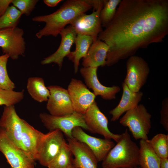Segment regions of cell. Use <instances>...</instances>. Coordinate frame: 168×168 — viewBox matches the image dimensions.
<instances>
[{
	"instance_id": "obj_1",
	"label": "cell",
	"mask_w": 168,
	"mask_h": 168,
	"mask_svg": "<svg viewBox=\"0 0 168 168\" xmlns=\"http://www.w3.org/2000/svg\"><path fill=\"white\" fill-rule=\"evenodd\" d=\"M111 22L98 39L109 47L106 65L163 41L168 34V0H121Z\"/></svg>"
},
{
	"instance_id": "obj_2",
	"label": "cell",
	"mask_w": 168,
	"mask_h": 168,
	"mask_svg": "<svg viewBox=\"0 0 168 168\" xmlns=\"http://www.w3.org/2000/svg\"><path fill=\"white\" fill-rule=\"evenodd\" d=\"M92 8L89 0L66 1L54 12L32 18L34 21L45 23L44 26L36 33V36L39 39L49 35L57 37L77 16Z\"/></svg>"
},
{
	"instance_id": "obj_3",
	"label": "cell",
	"mask_w": 168,
	"mask_h": 168,
	"mask_svg": "<svg viewBox=\"0 0 168 168\" xmlns=\"http://www.w3.org/2000/svg\"><path fill=\"white\" fill-rule=\"evenodd\" d=\"M139 148L131 139L128 129L102 160V168H131L139 166Z\"/></svg>"
},
{
	"instance_id": "obj_4",
	"label": "cell",
	"mask_w": 168,
	"mask_h": 168,
	"mask_svg": "<svg viewBox=\"0 0 168 168\" xmlns=\"http://www.w3.org/2000/svg\"><path fill=\"white\" fill-rule=\"evenodd\" d=\"M152 115L145 106L138 105L128 110L120 119L119 122L127 127L136 140L148 139V135L151 128Z\"/></svg>"
},
{
	"instance_id": "obj_5",
	"label": "cell",
	"mask_w": 168,
	"mask_h": 168,
	"mask_svg": "<svg viewBox=\"0 0 168 168\" xmlns=\"http://www.w3.org/2000/svg\"><path fill=\"white\" fill-rule=\"evenodd\" d=\"M39 117L44 126L49 131L59 130L64 133L67 138H73L72 131L77 127H80L91 132L86 124L83 114L75 111L70 114L63 116H55L43 113L40 114Z\"/></svg>"
},
{
	"instance_id": "obj_6",
	"label": "cell",
	"mask_w": 168,
	"mask_h": 168,
	"mask_svg": "<svg viewBox=\"0 0 168 168\" xmlns=\"http://www.w3.org/2000/svg\"><path fill=\"white\" fill-rule=\"evenodd\" d=\"M126 68L124 82L132 91H140L145 84L150 72L148 63L142 57L133 55L128 58Z\"/></svg>"
},
{
	"instance_id": "obj_7",
	"label": "cell",
	"mask_w": 168,
	"mask_h": 168,
	"mask_svg": "<svg viewBox=\"0 0 168 168\" xmlns=\"http://www.w3.org/2000/svg\"><path fill=\"white\" fill-rule=\"evenodd\" d=\"M23 30L17 27L0 29V47L4 54L13 60L24 55L26 42Z\"/></svg>"
},
{
	"instance_id": "obj_8",
	"label": "cell",
	"mask_w": 168,
	"mask_h": 168,
	"mask_svg": "<svg viewBox=\"0 0 168 168\" xmlns=\"http://www.w3.org/2000/svg\"><path fill=\"white\" fill-rule=\"evenodd\" d=\"M0 151L12 168H35L34 161L14 143L0 129Z\"/></svg>"
},
{
	"instance_id": "obj_9",
	"label": "cell",
	"mask_w": 168,
	"mask_h": 168,
	"mask_svg": "<svg viewBox=\"0 0 168 168\" xmlns=\"http://www.w3.org/2000/svg\"><path fill=\"white\" fill-rule=\"evenodd\" d=\"M83 115L86 124L91 133L100 134L106 139H112L117 142L119 141L121 134L114 133L109 130L108 119L100 110L95 100Z\"/></svg>"
},
{
	"instance_id": "obj_10",
	"label": "cell",
	"mask_w": 168,
	"mask_h": 168,
	"mask_svg": "<svg viewBox=\"0 0 168 168\" xmlns=\"http://www.w3.org/2000/svg\"><path fill=\"white\" fill-rule=\"evenodd\" d=\"M101 4L96 10H93L89 15L82 13L75 18L70 24L77 35L91 37L93 43L98 39L99 34L103 29L100 17V12L105 2Z\"/></svg>"
},
{
	"instance_id": "obj_11",
	"label": "cell",
	"mask_w": 168,
	"mask_h": 168,
	"mask_svg": "<svg viewBox=\"0 0 168 168\" xmlns=\"http://www.w3.org/2000/svg\"><path fill=\"white\" fill-rule=\"evenodd\" d=\"M65 141L63 133L59 130L49 131L45 134L37 160L41 165L47 167L59 153Z\"/></svg>"
},
{
	"instance_id": "obj_12",
	"label": "cell",
	"mask_w": 168,
	"mask_h": 168,
	"mask_svg": "<svg viewBox=\"0 0 168 168\" xmlns=\"http://www.w3.org/2000/svg\"><path fill=\"white\" fill-rule=\"evenodd\" d=\"M25 121L18 115L14 105L4 107L0 118V129L14 143L21 149V136Z\"/></svg>"
},
{
	"instance_id": "obj_13",
	"label": "cell",
	"mask_w": 168,
	"mask_h": 168,
	"mask_svg": "<svg viewBox=\"0 0 168 168\" xmlns=\"http://www.w3.org/2000/svg\"><path fill=\"white\" fill-rule=\"evenodd\" d=\"M50 92L46 108L50 114L55 116L68 115L74 111L68 90L56 85L47 87Z\"/></svg>"
},
{
	"instance_id": "obj_14",
	"label": "cell",
	"mask_w": 168,
	"mask_h": 168,
	"mask_svg": "<svg viewBox=\"0 0 168 168\" xmlns=\"http://www.w3.org/2000/svg\"><path fill=\"white\" fill-rule=\"evenodd\" d=\"M74 111L84 114L96 96L80 80L72 78L67 89Z\"/></svg>"
},
{
	"instance_id": "obj_15",
	"label": "cell",
	"mask_w": 168,
	"mask_h": 168,
	"mask_svg": "<svg viewBox=\"0 0 168 168\" xmlns=\"http://www.w3.org/2000/svg\"><path fill=\"white\" fill-rule=\"evenodd\" d=\"M73 138L86 145L92 151L98 162L102 161L115 144L111 139L97 138L86 133L79 127L72 131Z\"/></svg>"
},
{
	"instance_id": "obj_16",
	"label": "cell",
	"mask_w": 168,
	"mask_h": 168,
	"mask_svg": "<svg viewBox=\"0 0 168 168\" xmlns=\"http://www.w3.org/2000/svg\"><path fill=\"white\" fill-rule=\"evenodd\" d=\"M98 67H82L80 72L86 86L93 91L96 96H100L103 99L111 100L116 98V94L120 91L118 86L107 87L103 85L99 81L97 76Z\"/></svg>"
},
{
	"instance_id": "obj_17",
	"label": "cell",
	"mask_w": 168,
	"mask_h": 168,
	"mask_svg": "<svg viewBox=\"0 0 168 168\" xmlns=\"http://www.w3.org/2000/svg\"><path fill=\"white\" fill-rule=\"evenodd\" d=\"M59 34L61 40L58 48L54 53L42 60V64L54 63L58 65L59 69L61 68L63 59L71 51V47L74 43L77 35L70 25L65 27Z\"/></svg>"
},
{
	"instance_id": "obj_18",
	"label": "cell",
	"mask_w": 168,
	"mask_h": 168,
	"mask_svg": "<svg viewBox=\"0 0 168 168\" xmlns=\"http://www.w3.org/2000/svg\"><path fill=\"white\" fill-rule=\"evenodd\" d=\"M73 156V164L77 168H98V161L93 153L85 144L75 138H67Z\"/></svg>"
},
{
	"instance_id": "obj_19",
	"label": "cell",
	"mask_w": 168,
	"mask_h": 168,
	"mask_svg": "<svg viewBox=\"0 0 168 168\" xmlns=\"http://www.w3.org/2000/svg\"><path fill=\"white\" fill-rule=\"evenodd\" d=\"M44 135L25 120L21 136V147L34 161L37 160L40 146Z\"/></svg>"
},
{
	"instance_id": "obj_20",
	"label": "cell",
	"mask_w": 168,
	"mask_h": 168,
	"mask_svg": "<svg viewBox=\"0 0 168 168\" xmlns=\"http://www.w3.org/2000/svg\"><path fill=\"white\" fill-rule=\"evenodd\" d=\"M122 86L123 93L121 100L117 105L109 112L112 115V121L118 120L123 114L138 105L143 95V93L140 91H132L124 82Z\"/></svg>"
},
{
	"instance_id": "obj_21",
	"label": "cell",
	"mask_w": 168,
	"mask_h": 168,
	"mask_svg": "<svg viewBox=\"0 0 168 168\" xmlns=\"http://www.w3.org/2000/svg\"><path fill=\"white\" fill-rule=\"evenodd\" d=\"M109 47L104 42L97 39L90 46L86 56L83 58V67L106 66Z\"/></svg>"
},
{
	"instance_id": "obj_22",
	"label": "cell",
	"mask_w": 168,
	"mask_h": 168,
	"mask_svg": "<svg viewBox=\"0 0 168 168\" xmlns=\"http://www.w3.org/2000/svg\"><path fill=\"white\" fill-rule=\"evenodd\" d=\"M93 43V39L90 36L77 35L74 42L75 50L71 51L67 56L73 63L75 74L78 72L80 59L86 56Z\"/></svg>"
},
{
	"instance_id": "obj_23",
	"label": "cell",
	"mask_w": 168,
	"mask_h": 168,
	"mask_svg": "<svg viewBox=\"0 0 168 168\" xmlns=\"http://www.w3.org/2000/svg\"><path fill=\"white\" fill-rule=\"evenodd\" d=\"M139 166L142 168H160V158L146 140L139 141Z\"/></svg>"
},
{
	"instance_id": "obj_24",
	"label": "cell",
	"mask_w": 168,
	"mask_h": 168,
	"mask_svg": "<svg viewBox=\"0 0 168 168\" xmlns=\"http://www.w3.org/2000/svg\"><path fill=\"white\" fill-rule=\"evenodd\" d=\"M26 88L29 94L35 100L39 102L47 101L50 92L45 86L43 78L29 77L27 80Z\"/></svg>"
},
{
	"instance_id": "obj_25",
	"label": "cell",
	"mask_w": 168,
	"mask_h": 168,
	"mask_svg": "<svg viewBox=\"0 0 168 168\" xmlns=\"http://www.w3.org/2000/svg\"><path fill=\"white\" fill-rule=\"evenodd\" d=\"M73 155L65 141L60 151L47 166L48 168H68L73 163Z\"/></svg>"
},
{
	"instance_id": "obj_26",
	"label": "cell",
	"mask_w": 168,
	"mask_h": 168,
	"mask_svg": "<svg viewBox=\"0 0 168 168\" xmlns=\"http://www.w3.org/2000/svg\"><path fill=\"white\" fill-rule=\"evenodd\" d=\"M146 141L160 159L168 158V134L159 133Z\"/></svg>"
},
{
	"instance_id": "obj_27",
	"label": "cell",
	"mask_w": 168,
	"mask_h": 168,
	"mask_svg": "<svg viewBox=\"0 0 168 168\" xmlns=\"http://www.w3.org/2000/svg\"><path fill=\"white\" fill-rule=\"evenodd\" d=\"M121 0H105L100 17L102 27L105 28L112 21Z\"/></svg>"
},
{
	"instance_id": "obj_28",
	"label": "cell",
	"mask_w": 168,
	"mask_h": 168,
	"mask_svg": "<svg viewBox=\"0 0 168 168\" xmlns=\"http://www.w3.org/2000/svg\"><path fill=\"white\" fill-rule=\"evenodd\" d=\"M22 14L13 6L9 7L4 14L0 17V29L17 27Z\"/></svg>"
},
{
	"instance_id": "obj_29",
	"label": "cell",
	"mask_w": 168,
	"mask_h": 168,
	"mask_svg": "<svg viewBox=\"0 0 168 168\" xmlns=\"http://www.w3.org/2000/svg\"><path fill=\"white\" fill-rule=\"evenodd\" d=\"M9 58V55L6 54L0 56V89L13 90L15 86L9 78L7 68V63Z\"/></svg>"
},
{
	"instance_id": "obj_30",
	"label": "cell",
	"mask_w": 168,
	"mask_h": 168,
	"mask_svg": "<svg viewBox=\"0 0 168 168\" xmlns=\"http://www.w3.org/2000/svg\"><path fill=\"white\" fill-rule=\"evenodd\" d=\"M24 92V90L16 91L0 89V105H14L23 99Z\"/></svg>"
},
{
	"instance_id": "obj_31",
	"label": "cell",
	"mask_w": 168,
	"mask_h": 168,
	"mask_svg": "<svg viewBox=\"0 0 168 168\" xmlns=\"http://www.w3.org/2000/svg\"><path fill=\"white\" fill-rule=\"evenodd\" d=\"M38 0H12L13 6L18 9L22 15L29 16L34 10Z\"/></svg>"
},
{
	"instance_id": "obj_32",
	"label": "cell",
	"mask_w": 168,
	"mask_h": 168,
	"mask_svg": "<svg viewBox=\"0 0 168 168\" xmlns=\"http://www.w3.org/2000/svg\"><path fill=\"white\" fill-rule=\"evenodd\" d=\"M160 123L165 130L168 131V98L164 99L162 102L161 109L160 111Z\"/></svg>"
},
{
	"instance_id": "obj_33",
	"label": "cell",
	"mask_w": 168,
	"mask_h": 168,
	"mask_svg": "<svg viewBox=\"0 0 168 168\" xmlns=\"http://www.w3.org/2000/svg\"><path fill=\"white\" fill-rule=\"evenodd\" d=\"M12 0H0V17L3 15L9 7Z\"/></svg>"
},
{
	"instance_id": "obj_34",
	"label": "cell",
	"mask_w": 168,
	"mask_h": 168,
	"mask_svg": "<svg viewBox=\"0 0 168 168\" xmlns=\"http://www.w3.org/2000/svg\"><path fill=\"white\" fill-rule=\"evenodd\" d=\"M62 1L61 0H44L43 2L48 7H54L56 6Z\"/></svg>"
},
{
	"instance_id": "obj_35",
	"label": "cell",
	"mask_w": 168,
	"mask_h": 168,
	"mask_svg": "<svg viewBox=\"0 0 168 168\" xmlns=\"http://www.w3.org/2000/svg\"><path fill=\"white\" fill-rule=\"evenodd\" d=\"M160 159V168H168V158Z\"/></svg>"
},
{
	"instance_id": "obj_36",
	"label": "cell",
	"mask_w": 168,
	"mask_h": 168,
	"mask_svg": "<svg viewBox=\"0 0 168 168\" xmlns=\"http://www.w3.org/2000/svg\"><path fill=\"white\" fill-rule=\"evenodd\" d=\"M68 168H77L76 167L73 163L69 166Z\"/></svg>"
},
{
	"instance_id": "obj_37",
	"label": "cell",
	"mask_w": 168,
	"mask_h": 168,
	"mask_svg": "<svg viewBox=\"0 0 168 168\" xmlns=\"http://www.w3.org/2000/svg\"><path fill=\"white\" fill-rule=\"evenodd\" d=\"M131 168H141L140 167H138V166H136V167H135Z\"/></svg>"
}]
</instances>
